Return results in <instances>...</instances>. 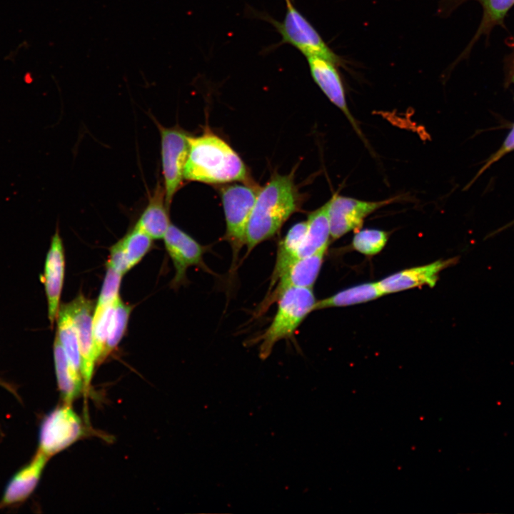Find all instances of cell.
<instances>
[{
	"instance_id": "6da1fadb",
	"label": "cell",
	"mask_w": 514,
	"mask_h": 514,
	"mask_svg": "<svg viewBox=\"0 0 514 514\" xmlns=\"http://www.w3.org/2000/svg\"><path fill=\"white\" fill-rule=\"evenodd\" d=\"M188 141L184 180L211 184L233 181L253 183L241 157L212 131L206 129L198 136L190 135Z\"/></svg>"
},
{
	"instance_id": "7a4b0ae2",
	"label": "cell",
	"mask_w": 514,
	"mask_h": 514,
	"mask_svg": "<svg viewBox=\"0 0 514 514\" xmlns=\"http://www.w3.org/2000/svg\"><path fill=\"white\" fill-rule=\"evenodd\" d=\"M301 205V195L292 174L275 173L260 188L248 223L247 253L273 237Z\"/></svg>"
},
{
	"instance_id": "3957f363",
	"label": "cell",
	"mask_w": 514,
	"mask_h": 514,
	"mask_svg": "<svg viewBox=\"0 0 514 514\" xmlns=\"http://www.w3.org/2000/svg\"><path fill=\"white\" fill-rule=\"evenodd\" d=\"M276 315L264 332L255 339L260 343L259 356L266 359L281 340L291 338L316 303L313 288H293L279 298Z\"/></svg>"
},
{
	"instance_id": "277c9868",
	"label": "cell",
	"mask_w": 514,
	"mask_h": 514,
	"mask_svg": "<svg viewBox=\"0 0 514 514\" xmlns=\"http://www.w3.org/2000/svg\"><path fill=\"white\" fill-rule=\"evenodd\" d=\"M259 190L254 183L229 184L221 188L226 224L224 238L232 248L233 265L246 245L247 226Z\"/></svg>"
},
{
	"instance_id": "5b68a950",
	"label": "cell",
	"mask_w": 514,
	"mask_h": 514,
	"mask_svg": "<svg viewBox=\"0 0 514 514\" xmlns=\"http://www.w3.org/2000/svg\"><path fill=\"white\" fill-rule=\"evenodd\" d=\"M155 122L161 136V159L166 202L170 208L174 195L183 186L190 134L178 126L165 127L156 120Z\"/></svg>"
},
{
	"instance_id": "8992f818",
	"label": "cell",
	"mask_w": 514,
	"mask_h": 514,
	"mask_svg": "<svg viewBox=\"0 0 514 514\" xmlns=\"http://www.w3.org/2000/svg\"><path fill=\"white\" fill-rule=\"evenodd\" d=\"M286 12L282 21H273V25L283 43L296 48L306 57L318 56L336 65L343 66V60L331 49L311 23L286 0Z\"/></svg>"
},
{
	"instance_id": "52a82bcc",
	"label": "cell",
	"mask_w": 514,
	"mask_h": 514,
	"mask_svg": "<svg viewBox=\"0 0 514 514\" xmlns=\"http://www.w3.org/2000/svg\"><path fill=\"white\" fill-rule=\"evenodd\" d=\"M84 434L81 418L71 405L64 403L51 410L41 421L38 450L50 458L74 444Z\"/></svg>"
},
{
	"instance_id": "ba28073f",
	"label": "cell",
	"mask_w": 514,
	"mask_h": 514,
	"mask_svg": "<svg viewBox=\"0 0 514 514\" xmlns=\"http://www.w3.org/2000/svg\"><path fill=\"white\" fill-rule=\"evenodd\" d=\"M395 199L368 201L333 195L329 200L328 210L331 240H337L351 231L358 230L367 216Z\"/></svg>"
},
{
	"instance_id": "9c48e42d",
	"label": "cell",
	"mask_w": 514,
	"mask_h": 514,
	"mask_svg": "<svg viewBox=\"0 0 514 514\" xmlns=\"http://www.w3.org/2000/svg\"><path fill=\"white\" fill-rule=\"evenodd\" d=\"M66 304L72 318L79 341L84 388H88L92 379L94 367L97 363L93 335L95 307L93 301L81 293Z\"/></svg>"
},
{
	"instance_id": "30bf717a",
	"label": "cell",
	"mask_w": 514,
	"mask_h": 514,
	"mask_svg": "<svg viewBox=\"0 0 514 514\" xmlns=\"http://www.w3.org/2000/svg\"><path fill=\"white\" fill-rule=\"evenodd\" d=\"M163 239L175 268L172 287L176 288L187 281L186 271L191 266L208 271L203 259L206 247L189 234L171 223Z\"/></svg>"
},
{
	"instance_id": "8fae6325",
	"label": "cell",
	"mask_w": 514,
	"mask_h": 514,
	"mask_svg": "<svg viewBox=\"0 0 514 514\" xmlns=\"http://www.w3.org/2000/svg\"><path fill=\"white\" fill-rule=\"evenodd\" d=\"M327 248L325 247L311 256L296 261L279 278L274 285L276 286L267 293L256 310V316L263 315L288 289L313 288L321 271Z\"/></svg>"
},
{
	"instance_id": "7c38bea8",
	"label": "cell",
	"mask_w": 514,
	"mask_h": 514,
	"mask_svg": "<svg viewBox=\"0 0 514 514\" xmlns=\"http://www.w3.org/2000/svg\"><path fill=\"white\" fill-rule=\"evenodd\" d=\"M65 275V255L62 238L57 228L51 237L43 273L47 301L48 317L51 326L56 320Z\"/></svg>"
},
{
	"instance_id": "4fadbf2b",
	"label": "cell",
	"mask_w": 514,
	"mask_h": 514,
	"mask_svg": "<svg viewBox=\"0 0 514 514\" xmlns=\"http://www.w3.org/2000/svg\"><path fill=\"white\" fill-rule=\"evenodd\" d=\"M306 59L313 81L330 101L343 113L356 132L363 140L359 126L347 106L345 89L336 69L337 65L321 57L308 56Z\"/></svg>"
},
{
	"instance_id": "5bb4252c",
	"label": "cell",
	"mask_w": 514,
	"mask_h": 514,
	"mask_svg": "<svg viewBox=\"0 0 514 514\" xmlns=\"http://www.w3.org/2000/svg\"><path fill=\"white\" fill-rule=\"evenodd\" d=\"M153 239L136 225L109 249L106 267L122 276L136 266L153 247Z\"/></svg>"
},
{
	"instance_id": "9a60e30c",
	"label": "cell",
	"mask_w": 514,
	"mask_h": 514,
	"mask_svg": "<svg viewBox=\"0 0 514 514\" xmlns=\"http://www.w3.org/2000/svg\"><path fill=\"white\" fill-rule=\"evenodd\" d=\"M458 258L438 260L431 263L402 270L378 282L383 295L408 290L415 287L435 286L440 273L455 265Z\"/></svg>"
},
{
	"instance_id": "2e32d148",
	"label": "cell",
	"mask_w": 514,
	"mask_h": 514,
	"mask_svg": "<svg viewBox=\"0 0 514 514\" xmlns=\"http://www.w3.org/2000/svg\"><path fill=\"white\" fill-rule=\"evenodd\" d=\"M49 458L37 450L31 460L8 483L0 500V509L26 500L36 489Z\"/></svg>"
},
{
	"instance_id": "e0dca14e",
	"label": "cell",
	"mask_w": 514,
	"mask_h": 514,
	"mask_svg": "<svg viewBox=\"0 0 514 514\" xmlns=\"http://www.w3.org/2000/svg\"><path fill=\"white\" fill-rule=\"evenodd\" d=\"M169 211L163 185L158 182L153 193L149 195L148 203L135 225L153 240L163 239L171 223Z\"/></svg>"
},
{
	"instance_id": "ac0fdd59",
	"label": "cell",
	"mask_w": 514,
	"mask_h": 514,
	"mask_svg": "<svg viewBox=\"0 0 514 514\" xmlns=\"http://www.w3.org/2000/svg\"><path fill=\"white\" fill-rule=\"evenodd\" d=\"M53 353L58 388L64 403L71 405L84 388L82 376L69 363L56 335Z\"/></svg>"
},
{
	"instance_id": "d6986e66",
	"label": "cell",
	"mask_w": 514,
	"mask_h": 514,
	"mask_svg": "<svg viewBox=\"0 0 514 514\" xmlns=\"http://www.w3.org/2000/svg\"><path fill=\"white\" fill-rule=\"evenodd\" d=\"M328 210L329 201L308 216L307 230L298 250V259L328 247L331 240Z\"/></svg>"
},
{
	"instance_id": "ffe728a7",
	"label": "cell",
	"mask_w": 514,
	"mask_h": 514,
	"mask_svg": "<svg viewBox=\"0 0 514 514\" xmlns=\"http://www.w3.org/2000/svg\"><path fill=\"white\" fill-rule=\"evenodd\" d=\"M307 230V221L294 224L279 242L274 268L271 277L269 292L279 278L298 258V250Z\"/></svg>"
},
{
	"instance_id": "44dd1931",
	"label": "cell",
	"mask_w": 514,
	"mask_h": 514,
	"mask_svg": "<svg viewBox=\"0 0 514 514\" xmlns=\"http://www.w3.org/2000/svg\"><path fill=\"white\" fill-rule=\"evenodd\" d=\"M383 296L378 282L366 283L343 290L336 294L316 301L315 310L356 305L376 299Z\"/></svg>"
},
{
	"instance_id": "7402d4cb",
	"label": "cell",
	"mask_w": 514,
	"mask_h": 514,
	"mask_svg": "<svg viewBox=\"0 0 514 514\" xmlns=\"http://www.w3.org/2000/svg\"><path fill=\"white\" fill-rule=\"evenodd\" d=\"M56 335L71 365L81 374V360L79 341L72 318L66 303L60 306L56 318Z\"/></svg>"
},
{
	"instance_id": "603a6c76",
	"label": "cell",
	"mask_w": 514,
	"mask_h": 514,
	"mask_svg": "<svg viewBox=\"0 0 514 514\" xmlns=\"http://www.w3.org/2000/svg\"><path fill=\"white\" fill-rule=\"evenodd\" d=\"M132 306L125 303L121 296L116 300L109 325L106 341L100 362H102L119 345L124 336Z\"/></svg>"
},
{
	"instance_id": "cb8c5ba5",
	"label": "cell",
	"mask_w": 514,
	"mask_h": 514,
	"mask_svg": "<svg viewBox=\"0 0 514 514\" xmlns=\"http://www.w3.org/2000/svg\"><path fill=\"white\" fill-rule=\"evenodd\" d=\"M388 238V233L384 231L374 228L358 230L353 238L352 247L361 253L373 256L384 248Z\"/></svg>"
},
{
	"instance_id": "d4e9b609",
	"label": "cell",
	"mask_w": 514,
	"mask_h": 514,
	"mask_svg": "<svg viewBox=\"0 0 514 514\" xmlns=\"http://www.w3.org/2000/svg\"><path fill=\"white\" fill-rule=\"evenodd\" d=\"M484 9L483 20L480 30L501 22L514 0H478Z\"/></svg>"
},
{
	"instance_id": "484cf974",
	"label": "cell",
	"mask_w": 514,
	"mask_h": 514,
	"mask_svg": "<svg viewBox=\"0 0 514 514\" xmlns=\"http://www.w3.org/2000/svg\"><path fill=\"white\" fill-rule=\"evenodd\" d=\"M514 150V126L510 130V133L505 138L502 146L499 149L494 153L485 162L481 169L479 171L475 176V178L478 177L481 173L485 171L490 166L494 163L497 162L500 158L504 156L506 153Z\"/></svg>"
}]
</instances>
